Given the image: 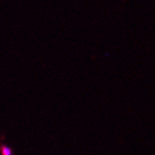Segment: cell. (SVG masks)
<instances>
[{"instance_id": "cell-1", "label": "cell", "mask_w": 155, "mask_h": 155, "mask_svg": "<svg viewBox=\"0 0 155 155\" xmlns=\"http://www.w3.org/2000/svg\"><path fill=\"white\" fill-rule=\"evenodd\" d=\"M1 153H2V155H12V151L11 148L7 147V146H3L2 147Z\"/></svg>"}]
</instances>
